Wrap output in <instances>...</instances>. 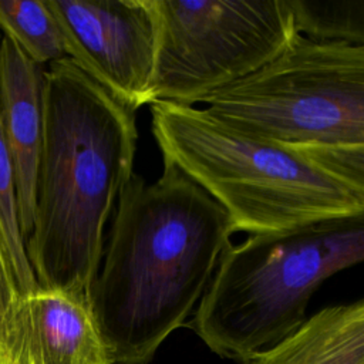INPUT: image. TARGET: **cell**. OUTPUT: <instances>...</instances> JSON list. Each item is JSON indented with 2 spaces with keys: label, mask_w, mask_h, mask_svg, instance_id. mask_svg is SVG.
I'll use <instances>...</instances> for the list:
<instances>
[{
  "label": "cell",
  "mask_w": 364,
  "mask_h": 364,
  "mask_svg": "<svg viewBox=\"0 0 364 364\" xmlns=\"http://www.w3.org/2000/svg\"><path fill=\"white\" fill-rule=\"evenodd\" d=\"M0 31L41 67L67 58L61 31L46 0H0Z\"/></svg>",
  "instance_id": "obj_11"
},
{
  "label": "cell",
  "mask_w": 364,
  "mask_h": 364,
  "mask_svg": "<svg viewBox=\"0 0 364 364\" xmlns=\"http://www.w3.org/2000/svg\"><path fill=\"white\" fill-rule=\"evenodd\" d=\"M44 67L31 61L11 40L0 44V121L11 156L20 229L31 232L34 188L43 138Z\"/></svg>",
  "instance_id": "obj_9"
},
{
  "label": "cell",
  "mask_w": 364,
  "mask_h": 364,
  "mask_svg": "<svg viewBox=\"0 0 364 364\" xmlns=\"http://www.w3.org/2000/svg\"><path fill=\"white\" fill-rule=\"evenodd\" d=\"M0 364H114L87 299L38 289L24 297L0 344Z\"/></svg>",
  "instance_id": "obj_8"
},
{
  "label": "cell",
  "mask_w": 364,
  "mask_h": 364,
  "mask_svg": "<svg viewBox=\"0 0 364 364\" xmlns=\"http://www.w3.org/2000/svg\"><path fill=\"white\" fill-rule=\"evenodd\" d=\"M87 301L114 364H148L200 301L235 233L226 210L164 162L146 183L132 173Z\"/></svg>",
  "instance_id": "obj_1"
},
{
  "label": "cell",
  "mask_w": 364,
  "mask_h": 364,
  "mask_svg": "<svg viewBox=\"0 0 364 364\" xmlns=\"http://www.w3.org/2000/svg\"><path fill=\"white\" fill-rule=\"evenodd\" d=\"M200 102L229 128L364 186V46L297 34L273 60Z\"/></svg>",
  "instance_id": "obj_5"
},
{
  "label": "cell",
  "mask_w": 364,
  "mask_h": 364,
  "mask_svg": "<svg viewBox=\"0 0 364 364\" xmlns=\"http://www.w3.org/2000/svg\"><path fill=\"white\" fill-rule=\"evenodd\" d=\"M65 57L136 112L154 102L156 55L154 0H46Z\"/></svg>",
  "instance_id": "obj_7"
},
{
  "label": "cell",
  "mask_w": 364,
  "mask_h": 364,
  "mask_svg": "<svg viewBox=\"0 0 364 364\" xmlns=\"http://www.w3.org/2000/svg\"><path fill=\"white\" fill-rule=\"evenodd\" d=\"M1 40H3V34H1V31H0V44H1Z\"/></svg>",
  "instance_id": "obj_15"
},
{
  "label": "cell",
  "mask_w": 364,
  "mask_h": 364,
  "mask_svg": "<svg viewBox=\"0 0 364 364\" xmlns=\"http://www.w3.org/2000/svg\"><path fill=\"white\" fill-rule=\"evenodd\" d=\"M0 233L7 247L17 284L23 297L38 290L33 269L26 255V243L20 229L16 176L11 156L0 121Z\"/></svg>",
  "instance_id": "obj_13"
},
{
  "label": "cell",
  "mask_w": 364,
  "mask_h": 364,
  "mask_svg": "<svg viewBox=\"0 0 364 364\" xmlns=\"http://www.w3.org/2000/svg\"><path fill=\"white\" fill-rule=\"evenodd\" d=\"M246 364H364V300L324 307Z\"/></svg>",
  "instance_id": "obj_10"
},
{
  "label": "cell",
  "mask_w": 364,
  "mask_h": 364,
  "mask_svg": "<svg viewBox=\"0 0 364 364\" xmlns=\"http://www.w3.org/2000/svg\"><path fill=\"white\" fill-rule=\"evenodd\" d=\"M149 105L162 161L209 193L233 232L277 233L364 215V186L326 165L240 134L202 108L158 100Z\"/></svg>",
  "instance_id": "obj_3"
},
{
  "label": "cell",
  "mask_w": 364,
  "mask_h": 364,
  "mask_svg": "<svg viewBox=\"0 0 364 364\" xmlns=\"http://www.w3.org/2000/svg\"><path fill=\"white\" fill-rule=\"evenodd\" d=\"M296 31L314 41L364 46V0H287Z\"/></svg>",
  "instance_id": "obj_12"
},
{
  "label": "cell",
  "mask_w": 364,
  "mask_h": 364,
  "mask_svg": "<svg viewBox=\"0 0 364 364\" xmlns=\"http://www.w3.org/2000/svg\"><path fill=\"white\" fill-rule=\"evenodd\" d=\"M135 112L70 58L44 68L43 138L26 255L38 289L87 299L105 225L131 178Z\"/></svg>",
  "instance_id": "obj_2"
},
{
  "label": "cell",
  "mask_w": 364,
  "mask_h": 364,
  "mask_svg": "<svg viewBox=\"0 0 364 364\" xmlns=\"http://www.w3.org/2000/svg\"><path fill=\"white\" fill-rule=\"evenodd\" d=\"M364 259V215L316 222L229 245L198 303L192 330L246 364L306 321L314 291Z\"/></svg>",
  "instance_id": "obj_4"
},
{
  "label": "cell",
  "mask_w": 364,
  "mask_h": 364,
  "mask_svg": "<svg viewBox=\"0 0 364 364\" xmlns=\"http://www.w3.org/2000/svg\"><path fill=\"white\" fill-rule=\"evenodd\" d=\"M154 101L185 105L242 80L299 34L287 0H154Z\"/></svg>",
  "instance_id": "obj_6"
},
{
  "label": "cell",
  "mask_w": 364,
  "mask_h": 364,
  "mask_svg": "<svg viewBox=\"0 0 364 364\" xmlns=\"http://www.w3.org/2000/svg\"><path fill=\"white\" fill-rule=\"evenodd\" d=\"M23 299L7 247L0 233V344Z\"/></svg>",
  "instance_id": "obj_14"
}]
</instances>
